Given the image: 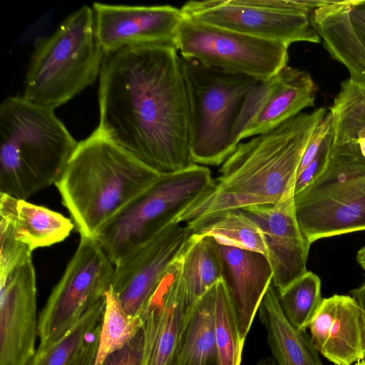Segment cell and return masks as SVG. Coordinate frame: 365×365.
<instances>
[{
	"label": "cell",
	"mask_w": 365,
	"mask_h": 365,
	"mask_svg": "<svg viewBox=\"0 0 365 365\" xmlns=\"http://www.w3.org/2000/svg\"><path fill=\"white\" fill-rule=\"evenodd\" d=\"M100 133L162 175L195 163L190 148V105L180 55L161 45L104 54L99 74Z\"/></svg>",
	"instance_id": "obj_1"
},
{
	"label": "cell",
	"mask_w": 365,
	"mask_h": 365,
	"mask_svg": "<svg viewBox=\"0 0 365 365\" xmlns=\"http://www.w3.org/2000/svg\"><path fill=\"white\" fill-rule=\"evenodd\" d=\"M324 108L301 113L267 133L240 143L212 187L174 221L182 224L228 210L273 205L295 184L311 135Z\"/></svg>",
	"instance_id": "obj_2"
},
{
	"label": "cell",
	"mask_w": 365,
	"mask_h": 365,
	"mask_svg": "<svg viewBox=\"0 0 365 365\" xmlns=\"http://www.w3.org/2000/svg\"><path fill=\"white\" fill-rule=\"evenodd\" d=\"M161 176L96 129L78 143L56 185L81 237L96 239L108 221Z\"/></svg>",
	"instance_id": "obj_3"
},
{
	"label": "cell",
	"mask_w": 365,
	"mask_h": 365,
	"mask_svg": "<svg viewBox=\"0 0 365 365\" xmlns=\"http://www.w3.org/2000/svg\"><path fill=\"white\" fill-rule=\"evenodd\" d=\"M78 145L53 110L6 97L0 106V193L26 200L56 185Z\"/></svg>",
	"instance_id": "obj_4"
},
{
	"label": "cell",
	"mask_w": 365,
	"mask_h": 365,
	"mask_svg": "<svg viewBox=\"0 0 365 365\" xmlns=\"http://www.w3.org/2000/svg\"><path fill=\"white\" fill-rule=\"evenodd\" d=\"M104 54L93 9L83 6L36 43L22 97L54 110L95 82Z\"/></svg>",
	"instance_id": "obj_5"
},
{
	"label": "cell",
	"mask_w": 365,
	"mask_h": 365,
	"mask_svg": "<svg viewBox=\"0 0 365 365\" xmlns=\"http://www.w3.org/2000/svg\"><path fill=\"white\" fill-rule=\"evenodd\" d=\"M180 61L190 105V148L193 162L220 165L240 143L234 126L249 92L259 82L248 76Z\"/></svg>",
	"instance_id": "obj_6"
},
{
	"label": "cell",
	"mask_w": 365,
	"mask_h": 365,
	"mask_svg": "<svg viewBox=\"0 0 365 365\" xmlns=\"http://www.w3.org/2000/svg\"><path fill=\"white\" fill-rule=\"evenodd\" d=\"M213 181L210 170L197 164L162 175L108 221L96 239L115 264L174 222L212 187Z\"/></svg>",
	"instance_id": "obj_7"
},
{
	"label": "cell",
	"mask_w": 365,
	"mask_h": 365,
	"mask_svg": "<svg viewBox=\"0 0 365 365\" xmlns=\"http://www.w3.org/2000/svg\"><path fill=\"white\" fill-rule=\"evenodd\" d=\"M327 1L195 0L180 9L185 17L262 39L318 43L311 14Z\"/></svg>",
	"instance_id": "obj_8"
},
{
	"label": "cell",
	"mask_w": 365,
	"mask_h": 365,
	"mask_svg": "<svg viewBox=\"0 0 365 365\" xmlns=\"http://www.w3.org/2000/svg\"><path fill=\"white\" fill-rule=\"evenodd\" d=\"M180 56L229 73L266 81L286 67L289 45L247 36L184 16L177 33Z\"/></svg>",
	"instance_id": "obj_9"
},
{
	"label": "cell",
	"mask_w": 365,
	"mask_h": 365,
	"mask_svg": "<svg viewBox=\"0 0 365 365\" xmlns=\"http://www.w3.org/2000/svg\"><path fill=\"white\" fill-rule=\"evenodd\" d=\"M113 272L114 264L98 240L81 237L74 255L39 315L38 347L58 341L105 297Z\"/></svg>",
	"instance_id": "obj_10"
},
{
	"label": "cell",
	"mask_w": 365,
	"mask_h": 365,
	"mask_svg": "<svg viewBox=\"0 0 365 365\" xmlns=\"http://www.w3.org/2000/svg\"><path fill=\"white\" fill-rule=\"evenodd\" d=\"M294 210L307 242L365 230V176L317 180L294 194Z\"/></svg>",
	"instance_id": "obj_11"
},
{
	"label": "cell",
	"mask_w": 365,
	"mask_h": 365,
	"mask_svg": "<svg viewBox=\"0 0 365 365\" xmlns=\"http://www.w3.org/2000/svg\"><path fill=\"white\" fill-rule=\"evenodd\" d=\"M192 234L187 226L173 222L114 264L111 287L129 315L140 316Z\"/></svg>",
	"instance_id": "obj_12"
},
{
	"label": "cell",
	"mask_w": 365,
	"mask_h": 365,
	"mask_svg": "<svg viewBox=\"0 0 365 365\" xmlns=\"http://www.w3.org/2000/svg\"><path fill=\"white\" fill-rule=\"evenodd\" d=\"M317 87L311 75L287 66L259 81L247 95L234 126L238 143L273 130L314 106Z\"/></svg>",
	"instance_id": "obj_13"
},
{
	"label": "cell",
	"mask_w": 365,
	"mask_h": 365,
	"mask_svg": "<svg viewBox=\"0 0 365 365\" xmlns=\"http://www.w3.org/2000/svg\"><path fill=\"white\" fill-rule=\"evenodd\" d=\"M96 34L105 53L138 45H161L177 49L180 9L170 5L93 4Z\"/></svg>",
	"instance_id": "obj_14"
},
{
	"label": "cell",
	"mask_w": 365,
	"mask_h": 365,
	"mask_svg": "<svg viewBox=\"0 0 365 365\" xmlns=\"http://www.w3.org/2000/svg\"><path fill=\"white\" fill-rule=\"evenodd\" d=\"M0 365H27L38 335L36 281L32 260L0 279Z\"/></svg>",
	"instance_id": "obj_15"
},
{
	"label": "cell",
	"mask_w": 365,
	"mask_h": 365,
	"mask_svg": "<svg viewBox=\"0 0 365 365\" xmlns=\"http://www.w3.org/2000/svg\"><path fill=\"white\" fill-rule=\"evenodd\" d=\"M294 185L276 204L242 209L261 229L273 271L272 284L282 292L307 272L310 244L294 210Z\"/></svg>",
	"instance_id": "obj_16"
},
{
	"label": "cell",
	"mask_w": 365,
	"mask_h": 365,
	"mask_svg": "<svg viewBox=\"0 0 365 365\" xmlns=\"http://www.w3.org/2000/svg\"><path fill=\"white\" fill-rule=\"evenodd\" d=\"M180 255L169 266L140 316L143 332L142 365L172 364L191 310L179 283Z\"/></svg>",
	"instance_id": "obj_17"
},
{
	"label": "cell",
	"mask_w": 365,
	"mask_h": 365,
	"mask_svg": "<svg viewBox=\"0 0 365 365\" xmlns=\"http://www.w3.org/2000/svg\"><path fill=\"white\" fill-rule=\"evenodd\" d=\"M311 21L329 55L365 86V0L327 1Z\"/></svg>",
	"instance_id": "obj_18"
},
{
	"label": "cell",
	"mask_w": 365,
	"mask_h": 365,
	"mask_svg": "<svg viewBox=\"0 0 365 365\" xmlns=\"http://www.w3.org/2000/svg\"><path fill=\"white\" fill-rule=\"evenodd\" d=\"M308 328L316 349L329 361L351 365L362 359V312L352 296L323 299Z\"/></svg>",
	"instance_id": "obj_19"
},
{
	"label": "cell",
	"mask_w": 365,
	"mask_h": 365,
	"mask_svg": "<svg viewBox=\"0 0 365 365\" xmlns=\"http://www.w3.org/2000/svg\"><path fill=\"white\" fill-rule=\"evenodd\" d=\"M222 279L232 301L245 342L259 304L272 282L267 257L260 252L220 245Z\"/></svg>",
	"instance_id": "obj_20"
},
{
	"label": "cell",
	"mask_w": 365,
	"mask_h": 365,
	"mask_svg": "<svg viewBox=\"0 0 365 365\" xmlns=\"http://www.w3.org/2000/svg\"><path fill=\"white\" fill-rule=\"evenodd\" d=\"M0 227L31 251L61 242L74 227L63 215L13 196L0 193Z\"/></svg>",
	"instance_id": "obj_21"
},
{
	"label": "cell",
	"mask_w": 365,
	"mask_h": 365,
	"mask_svg": "<svg viewBox=\"0 0 365 365\" xmlns=\"http://www.w3.org/2000/svg\"><path fill=\"white\" fill-rule=\"evenodd\" d=\"M267 341L277 365H323L306 331H299L284 316L272 282L257 310Z\"/></svg>",
	"instance_id": "obj_22"
},
{
	"label": "cell",
	"mask_w": 365,
	"mask_h": 365,
	"mask_svg": "<svg viewBox=\"0 0 365 365\" xmlns=\"http://www.w3.org/2000/svg\"><path fill=\"white\" fill-rule=\"evenodd\" d=\"M215 284L187 314L171 365H218L215 334Z\"/></svg>",
	"instance_id": "obj_23"
},
{
	"label": "cell",
	"mask_w": 365,
	"mask_h": 365,
	"mask_svg": "<svg viewBox=\"0 0 365 365\" xmlns=\"http://www.w3.org/2000/svg\"><path fill=\"white\" fill-rule=\"evenodd\" d=\"M179 283L190 309L213 285L222 279L218 243L210 236L192 234L180 255Z\"/></svg>",
	"instance_id": "obj_24"
},
{
	"label": "cell",
	"mask_w": 365,
	"mask_h": 365,
	"mask_svg": "<svg viewBox=\"0 0 365 365\" xmlns=\"http://www.w3.org/2000/svg\"><path fill=\"white\" fill-rule=\"evenodd\" d=\"M192 233L210 236L217 243L260 252L267 257L262 232L242 210H228L186 224Z\"/></svg>",
	"instance_id": "obj_25"
},
{
	"label": "cell",
	"mask_w": 365,
	"mask_h": 365,
	"mask_svg": "<svg viewBox=\"0 0 365 365\" xmlns=\"http://www.w3.org/2000/svg\"><path fill=\"white\" fill-rule=\"evenodd\" d=\"M332 145L354 142L365 135V86L349 78L332 106Z\"/></svg>",
	"instance_id": "obj_26"
},
{
	"label": "cell",
	"mask_w": 365,
	"mask_h": 365,
	"mask_svg": "<svg viewBox=\"0 0 365 365\" xmlns=\"http://www.w3.org/2000/svg\"><path fill=\"white\" fill-rule=\"evenodd\" d=\"M105 295L106 304L95 365H100L107 356L125 346L142 328L140 317H132L125 311L111 285Z\"/></svg>",
	"instance_id": "obj_27"
},
{
	"label": "cell",
	"mask_w": 365,
	"mask_h": 365,
	"mask_svg": "<svg viewBox=\"0 0 365 365\" xmlns=\"http://www.w3.org/2000/svg\"><path fill=\"white\" fill-rule=\"evenodd\" d=\"M215 334L218 365H240L244 341L235 309L223 279L215 284Z\"/></svg>",
	"instance_id": "obj_28"
},
{
	"label": "cell",
	"mask_w": 365,
	"mask_h": 365,
	"mask_svg": "<svg viewBox=\"0 0 365 365\" xmlns=\"http://www.w3.org/2000/svg\"><path fill=\"white\" fill-rule=\"evenodd\" d=\"M281 309L297 330L306 331L322 301L321 279L307 271L282 292H277Z\"/></svg>",
	"instance_id": "obj_29"
},
{
	"label": "cell",
	"mask_w": 365,
	"mask_h": 365,
	"mask_svg": "<svg viewBox=\"0 0 365 365\" xmlns=\"http://www.w3.org/2000/svg\"><path fill=\"white\" fill-rule=\"evenodd\" d=\"M106 295L58 341L38 347L27 365H69L87 334L103 319Z\"/></svg>",
	"instance_id": "obj_30"
},
{
	"label": "cell",
	"mask_w": 365,
	"mask_h": 365,
	"mask_svg": "<svg viewBox=\"0 0 365 365\" xmlns=\"http://www.w3.org/2000/svg\"><path fill=\"white\" fill-rule=\"evenodd\" d=\"M331 144L332 131L326 138L314 159L297 175L294 194L309 186L323 173L327 165Z\"/></svg>",
	"instance_id": "obj_31"
},
{
	"label": "cell",
	"mask_w": 365,
	"mask_h": 365,
	"mask_svg": "<svg viewBox=\"0 0 365 365\" xmlns=\"http://www.w3.org/2000/svg\"><path fill=\"white\" fill-rule=\"evenodd\" d=\"M143 332L142 328L122 349L107 356L100 365H142Z\"/></svg>",
	"instance_id": "obj_32"
},
{
	"label": "cell",
	"mask_w": 365,
	"mask_h": 365,
	"mask_svg": "<svg viewBox=\"0 0 365 365\" xmlns=\"http://www.w3.org/2000/svg\"><path fill=\"white\" fill-rule=\"evenodd\" d=\"M332 131V117L330 112H327L323 119L314 128L305 152L302 158L297 174H299L314 159L319 152L321 145Z\"/></svg>",
	"instance_id": "obj_33"
},
{
	"label": "cell",
	"mask_w": 365,
	"mask_h": 365,
	"mask_svg": "<svg viewBox=\"0 0 365 365\" xmlns=\"http://www.w3.org/2000/svg\"><path fill=\"white\" fill-rule=\"evenodd\" d=\"M102 321L86 336L69 365H95Z\"/></svg>",
	"instance_id": "obj_34"
},
{
	"label": "cell",
	"mask_w": 365,
	"mask_h": 365,
	"mask_svg": "<svg viewBox=\"0 0 365 365\" xmlns=\"http://www.w3.org/2000/svg\"><path fill=\"white\" fill-rule=\"evenodd\" d=\"M351 296L356 300L362 312L364 336H363V358L361 361L365 363V280L357 288L352 289Z\"/></svg>",
	"instance_id": "obj_35"
},
{
	"label": "cell",
	"mask_w": 365,
	"mask_h": 365,
	"mask_svg": "<svg viewBox=\"0 0 365 365\" xmlns=\"http://www.w3.org/2000/svg\"><path fill=\"white\" fill-rule=\"evenodd\" d=\"M356 261L358 264L365 270V246L361 247L357 252Z\"/></svg>",
	"instance_id": "obj_36"
},
{
	"label": "cell",
	"mask_w": 365,
	"mask_h": 365,
	"mask_svg": "<svg viewBox=\"0 0 365 365\" xmlns=\"http://www.w3.org/2000/svg\"><path fill=\"white\" fill-rule=\"evenodd\" d=\"M256 365H277L272 357L260 359Z\"/></svg>",
	"instance_id": "obj_37"
},
{
	"label": "cell",
	"mask_w": 365,
	"mask_h": 365,
	"mask_svg": "<svg viewBox=\"0 0 365 365\" xmlns=\"http://www.w3.org/2000/svg\"><path fill=\"white\" fill-rule=\"evenodd\" d=\"M356 365H364V363L362 361H359Z\"/></svg>",
	"instance_id": "obj_38"
},
{
	"label": "cell",
	"mask_w": 365,
	"mask_h": 365,
	"mask_svg": "<svg viewBox=\"0 0 365 365\" xmlns=\"http://www.w3.org/2000/svg\"><path fill=\"white\" fill-rule=\"evenodd\" d=\"M362 362H363V361H362ZM363 363H364V365H365V363H364V362H363Z\"/></svg>",
	"instance_id": "obj_39"
}]
</instances>
